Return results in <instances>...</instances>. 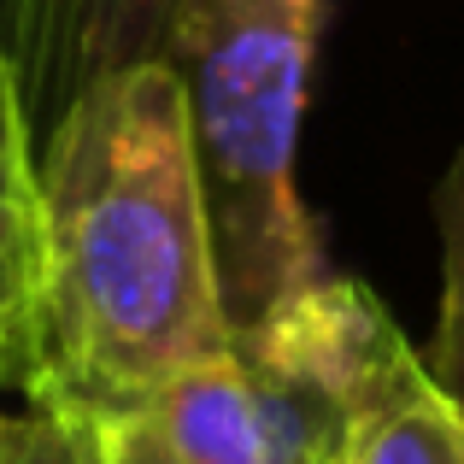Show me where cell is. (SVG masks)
<instances>
[{"label":"cell","mask_w":464,"mask_h":464,"mask_svg":"<svg viewBox=\"0 0 464 464\" xmlns=\"http://www.w3.org/2000/svg\"><path fill=\"white\" fill-rule=\"evenodd\" d=\"M317 24L324 0H182L165 42L229 335L324 283V247L295 188Z\"/></svg>","instance_id":"cell-2"},{"label":"cell","mask_w":464,"mask_h":464,"mask_svg":"<svg viewBox=\"0 0 464 464\" xmlns=\"http://www.w3.org/2000/svg\"><path fill=\"white\" fill-rule=\"evenodd\" d=\"M406 347L411 341L394 329L382 300L359 283H335V276L312 283L306 295L283 300L265 324L236 335V353H247L253 364L300 382L306 394L329 400L341 418L371 394L376 376Z\"/></svg>","instance_id":"cell-4"},{"label":"cell","mask_w":464,"mask_h":464,"mask_svg":"<svg viewBox=\"0 0 464 464\" xmlns=\"http://www.w3.org/2000/svg\"><path fill=\"white\" fill-rule=\"evenodd\" d=\"M136 418L188 464H335L347 423L329 400L236 347L153 388Z\"/></svg>","instance_id":"cell-3"},{"label":"cell","mask_w":464,"mask_h":464,"mask_svg":"<svg viewBox=\"0 0 464 464\" xmlns=\"http://www.w3.org/2000/svg\"><path fill=\"white\" fill-rule=\"evenodd\" d=\"M42 353V182L24 82L0 47V382H35Z\"/></svg>","instance_id":"cell-5"},{"label":"cell","mask_w":464,"mask_h":464,"mask_svg":"<svg viewBox=\"0 0 464 464\" xmlns=\"http://www.w3.org/2000/svg\"><path fill=\"white\" fill-rule=\"evenodd\" d=\"M42 353L30 406L136 411L153 388L236 347L182 89L165 59L77 89L35 153Z\"/></svg>","instance_id":"cell-1"},{"label":"cell","mask_w":464,"mask_h":464,"mask_svg":"<svg viewBox=\"0 0 464 464\" xmlns=\"http://www.w3.org/2000/svg\"><path fill=\"white\" fill-rule=\"evenodd\" d=\"M82 435V459L89 464H188L136 418V411H101V418H71Z\"/></svg>","instance_id":"cell-9"},{"label":"cell","mask_w":464,"mask_h":464,"mask_svg":"<svg viewBox=\"0 0 464 464\" xmlns=\"http://www.w3.org/2000/svg\"><path fill=\"white\" fill-rule=\"evenodd\" d=\"M447 359H453V394L464 400V159L447 188Z\"/></svg>","instance_id":"cell-10"},{"label":"cell","mask_w":464,"mask_h":464,"mask_svg":"<svg viewBox=\"0 0 464 464\" xmlns=\"http://www.w3.org/2000/svg\"><path fill=\"white\" fill-rule=\"evenodd\" d=\"M0 464H89L82 435L65 411L30 406L24 418H0Z\"/></svg>","instance_id":"cell-8"},{"label":"cell","mask_w":464,"mask_h":464,"mask_svg":"<svg viewBox=\"0 0 464 464\" xmlns=\"http://www.w3.org/2000/svg\"><path fill=\"white\" fill-rule=\"evenodd\" d=\"M335 464H464V400L406 347L347 411Z\"/></svg>","instance_id":"cell-6"},{"label":"cell","mask_w":464,"mask_h":464,"mask_svg":"<svg viewBox=\"0 0 464 464\" xmlns=\"http://www.w3.org/2000/svg\"><path fill=\"white\" fill-rule=\"evenodd\" d=\"M182 0H65V71H59V106L94 77L165 59L170 24Z\"/></svg>","instance_id":"cell-7"}]
</instances>
